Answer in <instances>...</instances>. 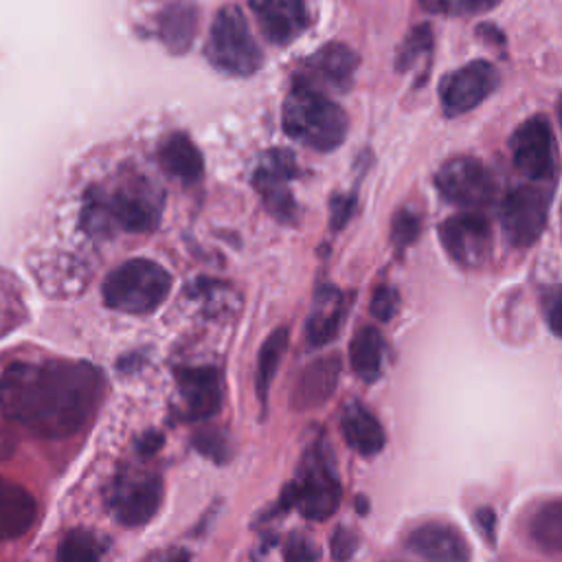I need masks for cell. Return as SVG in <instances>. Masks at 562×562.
Returning a JSON list of instances; mask_svg holds the SVG:
<instances>
[{"instance_id": "cell-9", "label": "cell", "mask_w": 562, "mask_h": 562, "mask_svg": "<svg viewBox=\"0 0 562 562\" xmlns=\"http://www.w3.org/2000/svg\"><path fill=\"white\" fill-rule=\"evenodd\" d=\"M549 198L536 187H518L509 191L501 206L503 231L514 246H531L544 231Z\"/></svg>"}, {"instance_id": "cell-39", "label": "cell", "mask_w": 562, "mask_h": 562, "mask_svg": "<svg viewBox=\"0 0 562 562\" xmlns=\"http://www.w3.org/2000/svg\"><path fill=\"white\" fill-rule=\"evenodd\" d=\"M558 114H560V125H562V99H560V105H558Z\"/></svg>"}, {"instance_id": "cell-21", "label": "cell", "mask_w": 562, "mask_h": 562, "mask_svg": "<svg viewBox=\"0 0 562 562\" xmlns=\"http://www.w3.org/2000/svg\"><path fill=\"white\" fill-rule=\"evenodd\" d=\"M340 318H342V296H340V292L334 290V288L321 290V294L314 303V310L307 318V340L314 347L327 345L336 336Z\"/></svg>"}, {"instance_id": "cell-36", "label": "cell", "mask_w": 562, "mask_h": 562, "mask_svg": "<svg viewBox=\"0 0 562 562\" xmlns=\"http://www.w3.org/2000/svg\"><path fill=\"white\" fill-rule=\"evenodd\" d=\"M476 520H479V525H481V529L485 531V536L487 538H492L494 536V512L492 509H479V514H476Z\"/></svg>"}, {"instance_id": "cell-28", "label": "cell", "mask_w": 562, "mask_h": 562, "mask_svg": "<svg viewBox=\"0 0 562 562\" xmlns=\"http://www.w3.org/2000/svg\"><path fill=\"white\" fill-rule=\"evenodd\" d=\"M397 303H400V296H397V290L389 288V285H380L373 290V296H371V314L380 321V323H386L393 318V314L397 312Z\"/></svg>"}, {"instance_id": "cell-27", "label": "cell", "mask_w": 562, "mask_h": 562, "mask_svg": "<svg viewBox=\"0 0 562 562\" xmlns=\"http://www.w3.org/2000/svg\"><path fill=\"white\" fill-rule=\"evenodd\" d=\"M417 235H419V217L408 209L397 211L393 217V231H391L393 244L397 248H406L417 239Z\"/></svg>"}, {"instance_id": "cell-6", "label": "cell", "mask_w": 562, "mask_h": 562, "mask_svg": "<svg viewBox=\"0 0 562 562\" xmlns=\"http://www.w3.org/2000/svg\"><path fill=\"white\" fill-rule=\"evenodd\" d=\"M340 483L323 452H310L299 479L288 485L283 501L294 505L305 518L323 520L331 516L340 503Z\"/></svg>"}, {"instance_id": "cell-11", "label": "cell", "mask_w": 562, "mask_h": 562, "mask_svg": "<svg viewBox=\"0 0 562 562\" xmlns=\"http://www.w3.org/2000/svg\"><path fill=\"white\" fill-rule=\"evenodd\" d=\"M498 86V72L490 61L476 59L443 77L439 99L446 116H461L474 110Z\"/></svg>"}, {"instance_id": "cell-4", "label": "cell", "mask_w": 562, "mask_h": 562, "mask_svg": "<svg viewBox=\"0 0 562 562\" xmlns=\"http://www.w3.org/2000/svg\"><path fill=\"white\" fill-rule=\"evenodd\" d=\"M171 290V274L154 259L136 257L116 266L103 281V301L125 314L156 312Z\"/></svg>"}, {"instance_id": "cell-35", "label": "cell", "mask_w": 562, "mask_h": 562, "mask_svg": "<svg viewBox=\"0 0 562 562\" xmlns=\"http://www.w3.org/2000/svg\"><path fill=\"white\" fill-rule=\"evenodd\" d=\"M160 446H162V435H160V432H154V430L145 432V435L140 437V441H138V450H140V454H145V457H149V454H154L156 450H160Z\"/></svg>"}, {"instance_id": "cell-14", "label": "cell", "mask_w": 562, "mask_h": 562, "mask_svg": "<svg viewBox=\"0 0 562 562\" xmlns=\"http://www.w3.org/2000/svg\"><path fill=\"white\" fill-rule=\"evenodd\" d=\"M358 68L356 53L345 44H325L318 48L303 66V75L299 81L316 88V90H334L347 92L353 83Z\"/></svg>"}, {"instance_id": "cell-22", "label": "cell", "mask_w": 562, "mask_h": 562, "mask_svg": "<svg viewBox=\"0 0 562 562\" xmlns=\"http://www.w3.org/2000/svg\"><path fill=\"white\" fill-rule=\"evenodd\" d=\"M382 349L384 342L380 331L371 325L360 327L349 345V362L353 373L364 382H373L382 369Z\"/></svg>"}, {"instance_id": "cell-12", "label": "cell", "mask_w": 562, "mask_h": 562, "mask_svg": "<svg viewBox=\"0 0 562 562\" xmlns=\"http://www.w3.org/2000/svg\"><path fill=\"white\" fill-rule=\"evenodd\" d=\"M514 167L531 178V180H544L553 171V134L547 116L538 114L527 119L512 136L509 140Z\"/></svg>"}, {"instance_id": "cell-23", "label": "cell", "mask_w": 562, "mask_h": 562, "mask_svg": "<svg viewBox=\"0 0 562 562\" xmlns=\"http://www.w3.org/2000/svg\"><path fill=\"white\" fill-rule=\"evenodd\" d=\"M288 349V329L279 327L274 329L261 345L257 356V373H255V391L261 404L268 400V391L272 386V380L277 375V369L281 364V358Z\"/></svg>"}, {"instance_id": "cell-34", "label": "cell", "mask_w": 562, "mask_h": 562, "mask_svg": "<svg viewBox=\"0 0 562 562\" xmlns=\"http://www.w3.org/2000/svg\"><path fill=\"white\" fill-rule=\"evenodd\" d=\"M501 0H450V7L457 13H485L494 9Z\"/></svg>"}, {"instance_id": "cell-3", "label": "cell", "mask_w": 562, "mask_h": 562, "mask_svg": "<svg viewBox=\"0 0 562 562\" xmlns=\"http://www.w3.org/2000/svg\"><path fill=\"white\" fill-rule=\"evenodd\" d=\"M283 130L316 151H331L345 140L347 114L321 90L296 79L283 103Z\"/></svg>"}, {"instance_id": "cell-2", "label": "cell", "mask_w": 562, "mask_h": 562, "mask_svg": "<svg viewBox=\"0 0 562 562\" xmlns=\"http://www.w3.org/2000/svg\"><path fill=\"white\" fill-rule=\"evenodd\" d=\"M162 195L147 178H125L114 191L90 189L83 204V224L94 235H110L116 228L149 233L158 226Z\"/></svg>"}, {"instance_id": "cell-13", "label": "cell", "mask_w": 562, "mask_h": 562, "mask_svg": "<svg viewBox=\"0 0 562 562\" xmlns=\"http://www.w3.org/2000/svg\"><path fill=\"white\" fill-rule=\"evenodd\" d=\"M294 173V156L285 149H270L255 171V187L263 204L281 222H294L296 217V204L288 184Z\"/></svg>"}, {"instance_id": "cell-17", "label": "cell", "mask_w": 562, "mask_h": 562, "mask_svg": "<svg viewBox=\"0 0 562 562\" xmlns=\"http://www.w3.org/2000/svg\"><path fill=\"white\" fill-rule=\"evenodd\" d=\"M250 9L261 33L272 44H290L307 24V13L301 0H250Z\"/></svg>"}, {"instance_id": "cell-24", "label": "cell", "mask_w": 562, "mask_h": 562, "mask_svg": "<svg viewBox=\"0 0 562 562\" xmlns=\"http://www.w3.org/2000/svg\"><path fill=\"white\" fill-rule=\"evenodd\" d=\"M529 536L547 551H562V498L549 501L536 509L529 520Z\"/></svg>"}, {"instance_id": "cell-7", "label": "cell", "mask_w": 562, "mask_h": 562, "mask_svg": "<svg viewBox=\"0 0 562 562\" xmlns=\"http://www.w3.org/2000/svg\"><path fill=\"white\" fill-rule=\"evenodd\" d=\"M435 184L446 202L465 211H481L490 206L496 193L492 171L468 156L443 162L435 176Z\"/></svg>"}, {"instance_id": "cell-19", "label": "cell", "mask_w": 562, "mask_h": 562, "mask_svg": "<svg viewBox=\"0 0 562 562\" xmlns=\"http://www.w3.org/2000/svg\"><path fill=\"white\" fill-rule=\"evenodd\" d=\"M340 375V362L336 356L318 358L314 360L301 375L296 391H294V404L299 408L318 406L325 400L331 397Z\"/></svg>"}, {"instance_id": "cell-25", "label": "cell", "mask_w": 562, "mask_h": 562, "mask_svg": "<svg viewBox=\"0 0 562 562\" xmlns=\"http://www.w3.org/2000/svg\"><path fill=\"white\" fill-rule=\"evenodd\" d=\"M99 542L88 529H72L57 547V562H99Z\"/></svg>"}, {"instance_id": "cell-32", "label": "cell", "mask_w": 562, "mask_h": 562, "mask_svg": "<svg viewBox=\"0 0 562 562\" xmlns=\"http://www.w3.org/2000/svg\"><path fill=\"white\" fill-rule=\"evenodd\" d=\"M195 448L204 457H209V459H213L217 463L228 459V441L220 432H202V435H198L195 437Z\"/></svg>"}, {"instance_id": "cell-10", "label": "cell", "mask_w": 562, "mask_h": 562, "mask_svg": "<svg viewBox=\"0 0 562 562\" xmlns=\"http://www.w3.org/2000/svg\"><path fill=\"white\" fill-rule=\"evenodd\" d=\"M439 239L446 252L463 268L483 266L492 252L490 224L476 211H465L441 222Z\"/></svg>"}, {"instance_id": "cell-38", "label": "cell", "mask_w": 562, "mask_h": 562, "mask_svg": "<svg viewBox=\"0 0 562 562\" xmlns=\"http://www.w3.org/2000/svg\"><path fill=\"white\" fill-rule=\"evenodd\" d=\"M160 562H189V553L187 551H171V553L162 555Z\"/></svg>"}, {"instance_id": "cell-18", "label": "cell", "mask_w": 562, "mask_h": 562, "mask_svg": "<svg viewBox=\"0 0 562 562\" xmlns=\"http://www.w3.org/2000/svg\"><path fill=\"white\" fill-rule=\"evenodd\" d=\"M37 518L35 496L20 483L0 476V542L24 536Z\"/></svg>"}, {"instance_id": "cell-33", "label": "cell", "mask_w": 562, "mask_h": 562, "mask_svg": "<svg viewBox=\"0 0 562 562\" xmlns=\"http://www.w3.org/2000/svg\"><path fill=\"white\" fill-rule=\"evenodd\" d=\"M351 213H353V198H345V195L334 198V202H331V226L334 228L345 226L347 220L351 217Z\"/></svg>"}, {"instance_id": "cell-5", "label": "cell", "mask_w": 562, "mask_h": 562, "mask_svg": "<svg viewBox=\"0 0 562 562\" xmlns=\"http://www.w3.org/2000/svg\"><path fill=\"white\" fill-rule=\"evenodd\" d=\"M209 57L217 68L233 75H250L261 66V50L239 9L226 7L217 13L211 29Z\"/></svg>"}, {"instance_id": "cell-15", "label": "cell", "mask_w": 562, "mask_h": 562, "mask_svg": "<svg viewBox=\"0 0 562 562\" xmlns=\"http://www.w3.org/2000/svg\"><path fill=\"white\" fill-rule=\"evenodd\" d=\"M178 391L187 417L193 422L215 415L222 406V380L213 367L178 369Z\"/></svg>"}, {"instance_id": "cell-1", "label": "cell", "mask_w": 562, "mask_h": 562, "mask_svg": "<svg viewBox=\"0 0 562 562\" xmlns=\"http://www.w3.org/2000/svg\"><path fill=\"white\" fill-rule=\"evenodd\" d=\"M105 393L101 371L83 360H15L0 373V411L44 439L81 432Z\"/></svg>"}, {"instance_id": "cell-20", "label": "cell", "mask_w": 562, "mask_h": 562, "mask_svg": "<svg viewBox=\"0 0 562 562\" xmlns=\"http://www.w3.org/2000/svg\"><path fill=\"white\" fill-rule=\"evenodd\" d=\"M340 428H342L345 441L362 457L378 454L384 448V430L380 422L358 402L349 404L342 411Z\"/></svg>"}, {"instance_id": "cell-26", "label": "cell", "mask_w": 562, "mask_h": 562, "mask_svg": "<svg viewBox=\"0 0 562 562\" xmlns=\"http://www.w3.org/2000/svg\"><path fill=\"white\" fill-rule=\"evenodd\" d=\"M432 48V31L428 24H419L415 26L408 37L404 40V44L400 46L397 53V70H408L413 68L422 57H428Z\"/></svg>"}, {"instance_id": "cell-31", "label": "cell", "mask_w": 562, "mask_h": 562, "mask_svg": "<svg viewBox=\"0 0 562 562\" xmlns=\"http://www.w3.org/2000/svg\"><path fill=\"white\" fill-rule=\"evenodd\" d=\"M358 549V536L347 529V527H338L329 540V551H331V558L336 562H347Z\"/></svg>"}, {"instance_id": "cell-30", "label": "cell", "mask_w": 562, "mask_h": 562, "mask_svg": "<svg viewBox=\"0 0 562 562\" xmlns=\"http://www.w3.org/2000/svg\"><path fill=\"white\" fill-rule=\"evenodd\" d=\"M542 310H544V318L549 329L555 336H562V283L549 288L542 294Z\"/></svg>"}, {"instance_id": "cell-16", "label": "cell", "mask_w": 562, "mask_h": 562, "mask_svg": "<svg viewBox=\"0 0 562 562\" xmlns=\"http://www.w3.org/2000/svg\"><path fill=\"white\" fill-rule=\"evenodd\" d=\"M408 549L424 562H470V544L446 522H424L408 536Z\"/></svg>"}, {"instance_id": "cell-37", "label": "cell", "mask_w": 562, "mask_h": 562, "mask_svg": "<svg viewBox=\"0 0 562 562\" xmlns=\"http://www.w3.org/2000/svg\"><path fill=\"white\" fill-rule=\"evenodd\" d=\"M419 4L428 13H443L450 9V0H419Z\"/></svg>"}, {"instance_id": "cell-8", "label": "cell", "mask_w": 562, "mask_h": 562, "mask_svg": "<svg viewBox=\"0 0 562 562\" xmlns=\"http://www.w3.org/2000/svg\"><path fill=\"white\" fill-rule=\"evenodd\" d=\"M162 501L160 476L145 470H125L112 483L108 503L116 520L125 527H138L154 518Z\"/></svg>"}, {"instance_id": "cell-29", "label": "cell", "mask_w": 562, "mask_h": 562, "mask_svg": "<svg viewBox=\"0 0 562 562\" xmlns=\"http://www.w3.org/2000/svg\"><path fill=\"white\" fill-rule=\"evenodd\" d=\"M321 551L312 540H307L301 533L290 536V540L283 547V560L285 562H318Z\"/></svg>"}]
</instances>
